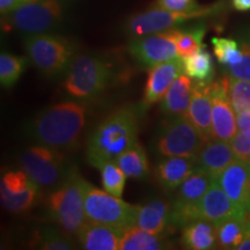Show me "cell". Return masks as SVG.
Segmentation results:
<instances>
[{"instance_id":"cell-1","label":"cell","mask_w":250,"mask_h":250,"mask_svg":"<svg viewBox=\"0 0 250 250\" xmlns=\"http://www.w3.org/2000/svg\"><path fill=\"white\" fill-rule=\"evenodd\" d=\"M85 123V104L65 101L41 111L27 125V133L39 145L61 151L76 145Z\"/></svg>"},{"instance_id":"cell-2","label":"cell","mask_w":250,"mask_h":250,"mask_svg":"<svg viewBox=\"0 0 250 250\" xmlns=\"http://www.w3.org/2000/svg\"><path fill=\"white\" fill-rule=\"evenodd\" d=\"M138 114L132 108H122L104 118L90 134L87 160L100 168L104 162L116 161L120 155L137 144Z\"/></svg>"},{"instance_id":"cell-3","label":"cell","mask_w":250,"mask_h":250,"mask_svg":"<svg viewBox=\"0 0 250 250\" xmlns=\"http://www.w3.org/2000/svg\"><path fill=\"white\" fill-rule=\"evenodd\" d=\"M85 183L76 168H71L64 182L51 190L46 208L51 217L68 235H77L87 221L85 212Z\"/></svg>"},{"instance_id":"cell-4","label":"cell","mask_w":250,"mask_h":250,"mask_svg":"<svg viewBox=\"0 0 250 250\" xmlns=\"http://www.w3.org/2000/svg\"><path fill=\"white\" fill-rule=\"evenodd\" d=\"M112 79V68L107 62L89 55L73 58L64 80V89L74 99L96 98Z\"/></svg>"},{"instance_id":"cell-5","label":"cell","mask_w":250,"mask_h":250,"mask_svg":"<svg viewBox=\"0 0 250 250\" xmlns=\"http://www.w3.org/2000/svg\"><path fill=\"white\" fill-rule=\"evenodd\" d=\"M24 48L33 65L46 77H55L70 67L74 46L65 37L54 34H35L24 39Z\"/></svg>"},{"instance_id":"cell-6","label":"cell","mask_w":250,"mask_h":250,"mask_svg":"<svg viewBox=\"0 0 250 250\" xmlns=\"http://www.w3.org/2000/svg\"><path fill=\"white\" fill-rule=\"evenodd\" d=\"M139 205L125 203L105 190H100L86 181L85 183V212L87 221L109 225L121 229L136 225Z\"/></svg>"},{"instance_id":"cell-7","label":"cell","mask_w":250,"mask_h":250,"mask_svg":"<svg viewBox=\"0 0 250 250\" xmlns=\"http://www.w3.org/2000/svg\"><path fill=\"white\" fill-rule=\"evenodd\" d=\"M20 165L40 188L54 190L66 179L71 167L59 149L36 145L21 155Z\"/></svg>"},{"instance_id":"cell-8","label":"cell","mask_w":250,"mask_h":250,"mask_svg":"<svg viewBox=\"0 0 250 250\" xmlns=\"http://www.w3.org/2000/svg\"><path fill=\"white\" fill-rule=\"evenodd\" d=\"M220 5H213L210 7H202L197 11L173 12L162 8H152L144 13L136 14L127 20L126 33L133 37H140L173 29L181 23L190 20L202 19L217 13Z\"/></svg>"},{"instance_id":"cell-9","label":"cell","mask_w":250,"mask_h":250,"mask_svg":"<svg viewBox=\"0 0 250 250\" xmlns=\"http://www.w3.org/2000/svg\"><path fill=\"white\" fill-rule=\"evenodd\" d=\"M205 143L186 115H177L164 124L156 140V148L164 156L196 158Z\"/></svg>"},{"instance_id":"cell-10","label":"cell","mask_w":250,"mask_h":250,"mask_svg":"<svg viewBox=\"0 0 250 250\" xmlns=\"http://www.w3.org/2000/svg\"><path fill=\"white\" fill-rule=\"evenodd\" d=\"M62 6L58 0H44L40 2L26 1L7 17L15 29L28 35H35L58 28L62 21Z\"/></svg>"},{"instance_id":"cell-11","label":"cell","mask_w":250,"mask_h":250,"mask_svg":"<svg viewBox=\"0 0 250 250\" xmlns=\"http://www.w3.org/2000/svg\"><path fill=\"white\" fill-rule=\"evenodd\" d=\"M215 179L206 171L196 168L175 190L171 202V224L183 227L198 219L197 208Z\"/></svg>"},{"instance_id":"cell-12","label":"cell","mask_w":250,"mask_h":250,"mask_svg":"<svg viewBox=\"0 0 250 250\" xmlns=\"http://www.w3.org/2000/svg\"><path fill=\"white\" fill-rule=\"evenodd\" d=\"M129 51L137 62L148 67L180 57L177 46L167 30L134 37L129 44Z\"/></svg>"},{"instance_id":"cell-13","label":"cell","mask_w":250,"mask_h":250,"mask_svg":"<svg viewBox=\"0 0 250 250\" xmlns=\"http://www.w3.org/2000/svg\"><path fill=\"white\" fill-rule=\"evenodd\" d=\"M213 138L230 142L237 132L236 115L228 96L227 77L211 83Z\"/></svg>"},{"instance_id":"cell-14","label":"cell","mask_w":250,"mask_h":250,"mask_svg":"<svg viewBox=\"0 0 250 250\" xmlns=\"http://www.w3.org/2000/svg\"><path fill=\"white\" fill-rule=\"evenodd\" d=\"M182 73L183 65L181 57L160 62L149 68L144 92L143 108H149L154 103L161 101L171 83Z\"/></svg>"},{"instance_id":"cell-15","label":"cell","mask_w":250,"mask_h":250,"mask_svg":"<svg viewBox=\"0 0 250 250\" xmlns=\"http://www.w3.org/2000/svg\"><path fill=\"white\" fill-rule=\"evenodd\" d=\"M186 116L205 142L213 139L211 83L196 81L193 83L191 102Z\"/></svg>"},{"instance_id":"cell-16","label":"cell","mask_w":250,"mask_h":250,"mask_svg":"<svg viewBox=\"0 0 250 250\" xmlns=\"http://www.w3.org/2000/svg\"><path fill=\"white\" fill-rule=\"evenodd\" d=\"M250 179V165L247 161L235 159L232 164L215 179L217 183L223 188L227 196L246 212L248 206V195L247 188Z\"/></svg>"},{"instance_id":"cell-17","label":"cell","mask_w":250,"mask_h":250,"mask_svg":"<svg viewBox=\"0 0 250 250\" xmlns=\"http://www.w3.org/2000/svg\"><path fill=\"white\" fill-rule=\"evenodd\" d=\"M239 214H245V212L234 204V202L227 196L217 181H214L210 189L206 191L197 208L198 219H204L213 224L225 218Z\"/></svg>"},{"instance_id":"cell-18","label":"cell","mask_w":250,"mask_h":250,"mask_svg":"<svg viewBox=\"0 0 250 250\" xmlns=\"http://www.w3.org/2000/svg\"><path fill=\"white\" fill-rule=\"evenodd\" d=\"M125 230L92 221H86L78 232L80 248L86 250H118Z\"/></svg>"},{"instance_id":"cell-19","label":"cell","mask_w":250,"mask_h":250,"mask_svg":"<svg viewBox=\"0 0 250 250\" xmlns=\"http://www.w3.org/2000/svg\"><path fill=\"white\" fill-rule=\"evenodd\" d=\"M235 159L229 142L213 138L206 142L196 155V168L217 179Z\"/></svg>"},{"instance_id":"cell-20","label":"cell","mask_w":250,"mask_h":250,"mask_svg":"<svg viewBox=\"0 0 250 250\" xmlns=\"http://www.w3.org/2000/svg\"><path fill=\"white\" fill-rule=\"evenodd\" d=\"M195 169V156H167L158 164L156 179L166 191L174 192Z\"/></svg>"},{"instance_id":"cell-21","label":"cell","mask_w":250,"mask_h":250,"mask_svg":"<svg viewBox=\"0 0 250 250\" xmlns=\"http://www.w3.org/2000/svg\"><path fill=\"white\" fill-rule=\"evenodd\" d=\"M171 223V203L165 199H153L140 206L134 226L160 235Z\"/></svg>"},{"instance_id":"cell-22","label":"cell","mask_w":250,"mask_h":250,"mask_svg":"<svg viewBox=\"0 0 250 250\" xmlns=\"http://www.w3.org/2000/svg\"><path fill=\"white\" fill-rule=\"evenodd\" d=\"M193 83L187 74H180L161 100L160 109L167 116L186 115L192 98Z\"/></svg>"},{"instance_id":"cell-23","label":"cell","mask_w":250,"mask_h":250,"mask_svg":"<svg viewBox=\"0 0 250 250\" xmlns=\"http://www.w3.org/2000/svg\"><path fill=\"white\" fill-rule=\"evenodd\" d=\"M182 246L186 249L208 250L217 245L214 224L204 219H196L182 227Z\"/></svg>"},{"instance_id":"cell-24","label":"cell","mask_w":250,"mask_h":250,"mask_svg":"<svg viewBox=\"0 0 250 250\" xmlns=\"http://www.w3.org/2000/svg\"><path fill=\"white\" fill-rule=\"evenodd\" d=\"M217 245L221 249H237L250 224L245 214L225 218L214 224Z\"/></svg>"},{"instance_id":"cell-25","label":"cell","mask_w":250,"mask_h":250,"mask_svg":"<svg viewBox=\"0 0 250 250\" xmlns=\"http://www.w3.org/2000/svg\"><path fill=\"white\" fill-rule=\"evenodd\" d=\"M182 58V57H181ZM183 73L195 81L210 83L213 76V64L211 55L203 44L191 55L182 58Z\"/></svg>"},{"instance_id":"cell-26","label":"cell","mask_w":250,"mask_h":250,"mask_svg":"<svg viewBox=\"0 0 250 250\" xmlns=\"http://www.w3.org/2000/svg\"><path fill=\"white\" fill-rule=\"evenodd\" d=\"M168 248L164 237L132 226L125 230L122 236L121 250H160Z\"/></svg>"},{"instance_id":"cell-27","label":"cell","mask_w":250,"mask_h":250,"mask_svg":"<svg viewBox=\"0 0 250 250\" xmlns=\"http://www.w3.org/2000/svg\"><path fill=\"white\" fill-rule=\"evenodd\" d=\"M116 164L127 177L143 180L148 176L149 166L145 151L138 143L117 158Z\"/></svg>"},{"instance_id":"cell-28","label":"cell","mask_w":250,"mask_h":250,"mask_svg":"<svg viewBox=\"0 0 250 250\" xmlns=\"http://www.w3.org/2000/svg\"><path fill=\"white\" fill-rule=\"evenodd\" d=\"M177 46L180 57H187L203 45V37L205 35V27L203 24L192 27L190 29H173L167 30Z\"/></svg>"},{"instance_id":"cell-29","label":"cell","mask_w":250,"mask_h":250,"mask_svg":"<svg viewBox=\"0 0 250 250\" xmlns=\"http://www.w3.org/2000/svg\"><path fill=\"white\" fill-rule=\"evenodd\" d=\"M99 169L101 171L103 190L112 196L122 198L127 176L123 173L116 161L104 162Z\"/></svg>"},{"instance_id":"cell-30","label":"cell","mask_w":250,"mask_h":250,"mask_svg":"<svg viewBox=\"0 0 250 250\" xmlns=\"http://www.w3.org/2000/svg\"><path fill=\"white\" fill-rule=\"evenodd\" d=\"M228 96L236 114L250 112V80L227 76Z\"/></svg>"},{"instance_id":"cell-31","label":"cell","mask_w":250,"mask_h":250,"mask_svg":"<svg viewBox=\"0 0 250 250\" xmlns=\"http://www.w3.org/2000/svg\"><path fill=\"white\" fill-rule=\"evenodd\" d=\"M26 66V59L11 54L0 56V83L5 88L14 86Z\"/></svg>"},{"instance_id":"cell-32","label":"cell","mask_w":250,"mask_h":250,"mask_svg":"<svg viewBox=\"0 0 250 250\" xmlns=\"http://www.w3.org/2000/svg\"><path fill=\"white\" fill-rule=\"evenodd\" d=\"M212 45L215 57L225 66L235 65L242 61V52L237 40L213 37Z\"/></svg>"},{"instance_id":"cell-33","label":"cell","mask_w":250,"mask_h":250,"mask_svg":"<svg viewBox=\"0 0 250 250\" xmlns=\"http://www.w3.org/2000/svg\"><path fill=\"white\" fill-rule=\"evenodd\" d=\"M236 40L242 52V61L226 66V72L228 76L236 79L250 80V27L240 31Z\"/></svg>"},{"instance_id":"cell-34","label":"cell","mask_w":250,"mask_h":250,"mask_svg":"<svg viewBox=\"0 0 250 250\" xmlns=\"http://www.w3.org/2000/svg\"><path fill=\"white\" fill-rule=\"evenodd\" d=\"M39 186L34 182L31 186L28 188L26 191L17 193H8L6 191H0L1 193V202L2 204L8 211L13 212V213H21L24 212L33 206L34 202H35L37 192H39Z\"/></svg>"},{"instance_id":"cell-35","label":"cell","mask_w":250,"mask_h":250,"mask_svg":"<svg viewBox=\"0 0 250 250\" xmlns=\"http://www.w3.org/2000/svg\"><path fill=\"white\" fill-rule=\"evenodd\" d=\"M67 233L62 234L54 228L42 229L37 235V245L44 250H72L74 249Z\"/></svg>"},{"instance_id":"cell-36","label":"cell","mask_w":250,"mask_h":250,"mask_svg":"<svg viewBox=\"0 0 250 250\" xmlns=\"http://www.w3.org/2000/svg\"><path fill=\"white\" fill-rule=\"evenodd\" d=\"M34 183L24 170L7 171L1 179V190L8 193H21Z\"/></svg>"},{"instance_id":"cell-37","label":"cell","mask_w":250,"mask_h":250,"mask_svg":"<svg viewBox=\"0 0 250 250\" xmlns=\"http://www.w3.org/2000/svg\"><path fill=\"white\" fill-rule=\"evenodd\" d=\"M229 143L236 159L242 161L248 160L250 155V131L236 132Z\"/></svg>"},{"instance_id":"cell-38","label":"cell","mask_w":250,"mask_h":250,"mask_svg":"<svg viewBox=\"0 0 250 250\" xmlns=\"http://www.w3.org/2000/svg\"><path fill=\"white\" fill-rule=\"evenodd\" d=\"M154 7L173 12H189L202 8L196 0H156Z\"/></svg>"},{"instance_id":"cell-39","label":"cell","mask_w":250,"mask_h":250,"mask_svg":"<svg viewBox=\"0 0 250 250\" xmlns=\"http://www.w3.org/2000/svg\"><path fill=\"white\" fill-rule=\"evenodd\" d=\"M27 0H0V12H1L2 17H7L15 11L18 7L24 4Z\"/></svg>"},{"instance_id":"cell-40","label":"cell","mask_w":250,"mask_h":250,"mask_svg":"<svg viewBox=\"0 0 250 250\" xmlns=\"http://www.w3.org/2000/svg\"><path fill=\"white\" fill-rule=\"evenodd\" d=\"M237 132L250 131V112L246 114H236Z\"/></svg>"},{"instance_id":"cell-41","label":"cell","mask_w":250,"mask_h":250,"mask_svg":"<svg viewBox=\"0 0 250 250\" xmlns=\"http://www.w3.org/2000/svg\"><path fill=\"white\" fill-rule=\"evenodd\" d=\"M232 5L236 11H250V0H232Z\"/></svg>"},{"instance_id":"cell-42","label":"cell","mask_w":250,"mask_h":250,"mask_svg":"<svg viewBox=\"0 0 250 250\" xmlns=\"http://www.w3.org/2000/svg\"><path fill=\"white\" fill-rule=\"evenodd\" d=\"M237 250H250V227L247 229L242 242L237 247Z\"/></svg>"},{"instance_id":"cell-43","label":"cell","mask_w":250,"mask_h":250,"mask_svg":"<svg viewBox=\"0 0 250 250\" xmlns=\"http://www.w3.org/2000/svg\"><path fill=\"white\" fill-rule=\"evenodd\" d=\"M247 195H248V206H247V211L250 210V179L248 181V188H247Z\"/></svg>"},{"instance_id":"cell-44","label":"cell","mask_w":250,"mask_h":250,"mask_svg":"<svg viewBox=\"0 0 250 250\" xmlns=\"http://www.w3.org/2000/svg\"><path fill=\"white\" fill-rule=\"evenodd\" d=\"M245 217H246L247 220H248V223L250 224V210H249V211H247V212H245Z\"/></svg>"},{"instance_id":"cell-45","label":"cell","mask_w":250,"mask_h":250,"mask_svg":"<svg viewBox=\"0 0 250 250\" xmlns=\"http://www.w3.org/2000/svg\"><path fill=\"white\" fill-rule=\"evenodd\" d=\"M247 162H248V164L250 165V155H249V158H248V160H247Z\"/></svg>"}]
</instances>
